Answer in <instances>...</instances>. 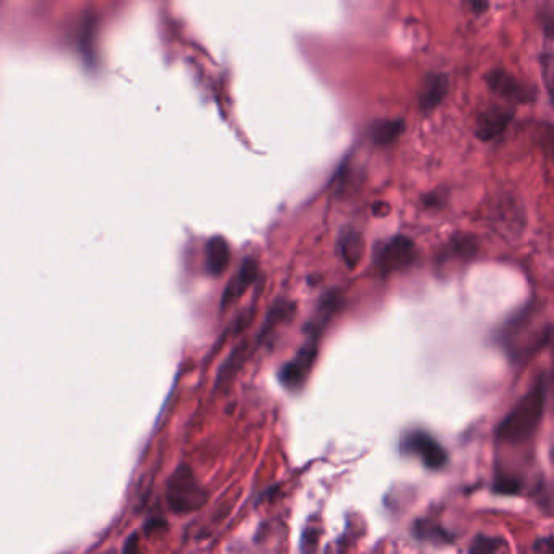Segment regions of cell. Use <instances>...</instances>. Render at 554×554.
Here are the masks:
<instances>
[{
    "label": "cell",
    "instance_id": "8fae6325",
    "mask_svg": "<svg viewBox=\"0 0 554 554\" xmlns=\"http://www.w3.org/2000/svg\"><path fill=\"white\" fill-rule=\"evenodd\" d=\"M489 86L493 90L499 91L505 98H511L515 101H527L529 100V90L517 82L513 77L505 74V72H493L488 77Z\"/></svg>",
    "mask_w": 554,
    "mask_h": 554
},
{
    "label": "cell",
    "instance_id": "52a82bcc",
    "mask_svg": "<svg viewBox=\"0 0 554 554\" xmlns=\"http://www.w3.org/2000/svg\"><path fill=\"white\" fill-rule=\"evenodd\" d=\"M447 90H449V80L446 75H430L424 80L422 95H420V106L422 111H432L438 108L440 101L446 98Z\"/></svg>",
    "mask_w": 554,
    "mask_h": 554
},
{
    "label": "cell",
    "instance_id": "5bb4252c",
    "mask_svg": "<svg viewBox=\"0 0 554 554\" xmlns=\"http://www.w3.org/2000/svg\"><path fill=\"white\" fill-rule=\"evenodd\" d=\"M504 545V540L501 538L478 537L475 540L470 551L472 553H497Z\"/></svg>",
    "mask_w": 554,
    "mask_h": 554
},
{
    "label": "cell",
    "instance_id": "7a4b0ae2",
    "mask_svg": "<svg viewBox=\"0 0 554 554\" xmlns=\"http://www.w3.org/2000/svg\"><path fill=\"white\" fill-rule=\"evenodd\" d=\"M168 499L174 513H186L197 511L205 504L207 495L200 486L197 478L194 477L191 468L182 465L169 481Z\"/></svg>",
    "mask_w": 554,
    "mask_h": 554
},
{
    "label": "cell",
    "instance_id": "5b68a950",
    "mask_svg": "<svg viewBox=\"0 0 554 554\" xmlns=\"http://www.w3.org/2000/svg\"><path fill=\"white\" fill-rule=\"evenodd\" d=\"M414 257H416V249L413 241L406 236H395L384 244V248L376 259V265L382 275L387 277L390 273L404 270L413 262Z\"/></svg>",
    "mask_w": 554,
    "mask_h": 554
},
{
    "label": "cell",
    "instance_id": "ba28073f",
    "mask_svg": "<svg viewBox=\"0 0 554 554\" xmlns=\"http://www.w3.org/2000/svg\"><path fill=\"white\" fill-rule=\"evenodd\" d=\"M205 265L208 273L212 275H222L230 265V246L222 236H215L207 242L205 249Z\"/></svg>",
    "mask_w": 554,
    "mask_h": 554
},
{
    "label": "cell",
    "instance_id": "277c9868",
    "mask_svg": "<svg viewBox=\"0 0 554 554\" xmlns=\"http://www.w3.org/2000/svg\"><path fill=\"white\" fill-rule=\"evenodd\" d=\"M402 450L420 457L422 464L431 470L442 468L449 459L446 449L424 431H412L410 434H406L402 442Z\"/></svg>",
    "mask_w": 554,
    "mask_h": 554
},
{
    "label": "cell",
    "instance_id": "8992f818",
    "mask_svg": "<svg viewBox=\"0 0 554 554\" xmlns=\"http://www.w3.org/2000/svg\"><path fill=\"white\" fill-rule=\"evenodd\" d=\"M259 275V265L252 257H248L240 267L238 273L232 277V282L224 288L222 306L228 307L248 291L249 286L256 282Z\"/></svg>",
    "mask_w": 554,
    "mask_h": 554
},
{
    "label": "cell",
    "instance_id": "2e32d148",
    "mask_svg": "<svg viewBox=\"0 0 554 554\" xmlns=\"http://www.w3.org/2000/svg\"><path fill=\"white\" fill-rule=\"evenodd\" d=\"M467 5L475 12V14H483L488 9V0H464Z\"/></svg>",
    "mask_w": 554,
    "mask_h": 554
},
{
    "label": "cell",
    "instance_id": "6da1fadb",
    "mask_svg": "<svg viewBox=\"0 0 554 554\" xmlns=\"http://www.w3.org/2000/svg\"><path fill=\"white\" fill-rule=\"evenodd\" d=\"M548 382L543 376L497 428V439L507 444L527 442L540 426L545 412Z\"/></svg>",
    "mask_w": 554,
    "mask_h": 554
},
{
    "label": "cell",
    "instance_id": "30bf717a",
    "mask_svg": "<svg viewBox=\"0 0 554 554\" xmlns=\"http://www.w3.org/2000/svg\"><path fill=\"white\" fill-rule=\"evenodd\" d=\"M340 254L350 270L356 268L363 256V236L353 228L341 232L339 241Z\"/></svg>",
    "mask_w": 554,
    "mask_h": 554
},
{
    "label": "cell",
    "instance_id": "9a60e30c",
    "mask_svg": "<svg viewBox=\"0 0 554 554\" xmlns=\"http://www.w3.org/2000/svg\"><path fill=\"white\" fill-rule=\"evenodd\" d=\"M495 491L501 493V495H517V493H521V483L513 480V478H509V477H503L497 481Z\"/></svg>",
    "mask_w": 554,
    "mask_h": 554
},
{
    "label": "cell",
    "instance_id": "4fadbf2b",
    "mask_svg": "<svg viewBox=\"0 0 554 554\" xmlns=\"http://www.w3.org/2000/svg\"><path fill=\"white\" fill-rule=\"evenodd\" d=\"M414 533H416V537L422 538V540H434V541L436 540L439 541L440 538L449 540V535H447L446 531L430 521L418 522L414 525Z\"/></svg>",
    "mask_w": 554,
    "mask_h": 554
},
{
    "label": "cell",
    "instance_id": "9c48e42d",
    "mask_svg": "<svg viewBox=\"0 0 554 554\" xmlns=\"http://www.w3.org/2000/svg\"><path fill=\"white\" fill-rule=\"evenodd\" d=\"M509 121H511L509 113H504L501 109H489L480 117L477 133H478L481 141H495L501 133L504 132Z\"/></svg>",
    "mask_w": 554,
    "mask_h": 554
},
{
    "label": "cell",
    "instance_id": "7c38bea8",
    "mask_svg": "<svg viewBox=\"0 0 554 554\" xmlns=\"http://www.w3.org/2000/svg\"><path fill=\"white\" fill-rule=\"evenodd\" d=\"M404 131L402 121H382L374 125L373 139L379 145H389Z\"/></svg>",
    "mask_w": 554,
    "mask_h": 554
},
{
    "label": "cell",
    "instance_id": "3957f363",
    "mask_svg": "<svg viewBox=\"0 0 554 554\" xmlns=\"http://www.w3.org/2000/svg\"><path fill=\"white\" fill-rule=\"evenodd\" d=\"M317 340H319L317 337H309L306 345L299 350L290 363L285 364L280 369L283 387L288 390H299L306 384L307 376L311 373L319 353Z\"/></svg>",
    "mask_w": 554,
    "mask_h": 554
}]
</instances>
